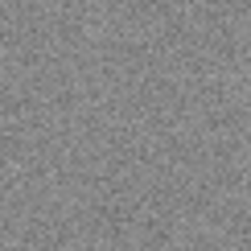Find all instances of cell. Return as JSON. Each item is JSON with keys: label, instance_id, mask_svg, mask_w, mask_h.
<instances>
[]
</instances>
